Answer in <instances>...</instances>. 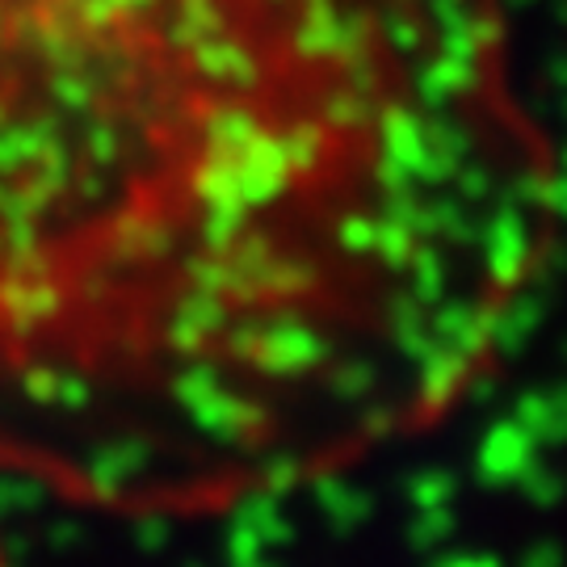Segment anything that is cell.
Here are the masks:
<instances>
[{"label":"cell","mask_w":567,"mask_h":567,"mask_svg":"<svg viewBox=\"0 0 567 567\" xmlns=\"http://www.w3.org/2000/svg\"><path fill=\"white\" fill-rule=\"evenodd\" d=\"M559 203L517 0H0V471L236 492L437 425Z\"/></svg>","instance_id":"1"}]
</instances>
